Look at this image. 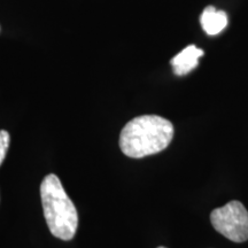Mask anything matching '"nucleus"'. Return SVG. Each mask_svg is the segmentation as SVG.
<instances>
[{"mask_svg": "<svg viewBox=\"0 0 248 248\" xmlns=\"http://www.w3.org/2000/svg\"><path fill=\"white\" fill-rule=\"evenodd\" d=\"M157 248H167V247H163V246H160V247H157Z\"/></svg>", "mask_w": 248, "mask_h": 248, "instance_id": "obj_7", "label": "nucleus"}, {"mask_svg": "<svg viewBox=\"0 0 248 248\" xmlns=\"http://www.w3.org/2000/svg\"><path fill=\"white\" fill-rule=\"evenodd\" d=\"M203 55L202 49L194 45H188L171 60V66L176 75L183 76L188 74L199 63V59Z\"/></svg>", "mask_w": 248, "mask_h": 248, "instance_id": "obj_4", "label": "nucleus"}, {"mask_svg": "<svg viewBox=\"0 0 248 248\" xmlns=\"http://www.w3.org/2000/svg\"><path fill=\"white\" fill-rule=\"evenodd\" d=\"M172 138L170 121L157 115H142L125 124L121 131L120 147L126 156L141 159L166 150Z\"/></svg>", "mask_w": 248, "mask_h": 248, "instance_id": "obj_1", "label": "nucleus"}, {"mask_svg": "<svg viewBox=\"0 0 248 248\" xmlns=\"http://www.w3.org/2000/svg\"><path fill=\"white\" fill-rule=\"evenodd\" d=\"M40 198L49 232L61 240L73 239L78 226V215L57 175L49 173L43 179Z\"/></svg>", "mask_w": 248, "mask_h": 248, "instance_id": "obj_2", "label": "nucleus"}, {"mask_svg": "<svg viewBox=\"0 0 248 248\" xmlns=\"http://www.w3.org/2000/svg\"><path fill=\"white\" fill-rule=\"evenodd\" d=\"M210 222L217 232L234 243L248 240V212L240 201H230L214 209Z\"/></svg>", "mask_w": 248, "mask_h": 248, "instance_id": "obj_3", "label": "nucleus"}, {"mask_svg": "<svg viewBox=\"0 0 248 248\" xmlns=\"http://www.w3.org/2000/svg\"><path fill=\"white\" fill-rule=\"evenodd\" d=\"M9 146V133L5 130H0V166L4 162L6 153Z\"/></svg>", "mask_w": 248, "mask_h": 248, "instance_id": "obj_6", "label": "nucleus"}, {"mask_svg": "<svg viewBox=\"0 0 248 248\" xmlns=\"http://www.w3.org/2000/svg\"><path fill=\"white\" fill-rule=\"evenodd\" d=\"M200 22L207 35L215 36L228 26V15L225 12L217 11L213 6H208L201 14Z\"/></svg>", "mask_w": 248, "mask_h": 248, "instance_id": "obj_5", "label": "nucleus"}]
</instances>
